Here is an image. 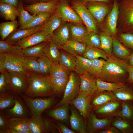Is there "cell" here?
Segmentation results:
<instances>
[{
	"label": "cell",
	"instance_id": "29",
	"mask_svg": "<svg viewBox=\"0 0 133 133\" xmlns=\"http://www.w3.org/2000/svg\"><path fill=\"white\" fill-rule=\"evenodd\" d=\"M62 22L60 17L54 12L50 18L42 25L41 30L51 36L54 31L62 24Z\"/></svg>",
	"mask_w": 133,
	"mask_h": 133
},
{
	"label": "cell",
	"instance_id": "59",
	"mask_svg": "<svg viewBox=\"0 0 133 133\" xmlns=\"http://www.w3.org/2000/svg\"><path fill=\"white\" fill-rule=\"evenodd\" d=\"M0 3H3L11 4L17 8L18 5V0H0Z\"/></svg>",
	"mask_w": 133,
	"mask_h": 133
},
{
	"label": "cell",
	"instance_id": "46",
	"mask_svg": "<svg viewBox=\"0 0 133 133\" xmlns=\"http://www.w3.org/2000/svg\"><path fill=\"white\" fill-rule=\"evenodd\" d=\"M119 117L125 120L133 122V102H122Z\"/></svg>",
	"mask_w": 133,
	"mask_h": 133
},
{
	"label": "cell",
	"instance_id": "31",
	"mask_svg": "<svg viewBox=\"0 0 133 133\" xmlns=\"http://www.w3.org/2000/svg\"><path fill=\"white\" fill-rule=\"evenodd\" d=\"M75 57L76 61L75 71L79 75L88 73L92 67V60L82 56L77 55Z\"/></svg>",
	"mask_w": 133,
	"mask_h": 133
},
{
	"label": "cell",
	"instance_id": "34",
	"mask_svg": "<svg viewBox=\"0 0 133 133\" xmlns=\"http://www.w3.org/2000/svg\"><path fill=\"white\" fill-rule=\"evenodd\" d=\"M58 47L51 40L48 41L44 49V55L52 63H58L60 52Z\"/></svg>",
	"mask_w": 133,
	"mask_h": 133
},
{
	"label": "cell",
	"instance_id": "22",
	"mask_svg": "<svg viewBox=\"0 0 133 133\" xmlns=\"http://www.w3.org/2000/svg\"><path fill=\"white\" fill-rule=\"evenodd\" d=\"M42 26L30 28L19 29L14 31L4 41L13 45L20 40L40 31L42 30Z\"/></svg>",
	"mask_w": 133,
	"mask_h": 133
},
{
	"label": "cell",
	"instance_id": "61",
	"mask_svg": "<svg viewBox=\"0 0 133 133\" xmlns=\"http://www.w3.org/2000/svg\"><path fill=\"white\" fill-rule=\"evenodd\" d=\"M130 65L133 66V52H132L128 59Z\"/></svg>",
	"mask_w": 133,
	"mask_h": 133
},
{
	"label": "cell",
	"instance_id": "33",
	"mask_svg": "<svg viewBox=\"0 0 133 133\" xmlns=\"http://www.w3.org/2000/svg\"><path fill=\"white\" fill-rule=\"evenodd\" d=\"M0 13L4 19L11 21L15 20L18 15L17 8L11 4L3 3H0Z\"/></svg>",
	"mask_w": 133,
	"mask_h": 133
},
{
	"label": "cell",
	"instance_id": "49",
	"mask_svg": "<svg viewBox=\"0 0 133 133\" xmlns=\"http://www.w3.org/2000/svg\"><path fill=\"white\" fill-rule=\"evenodd\" d=\"M37 60L39 63L40 74L48 77L52 63L44 55L38 57Z\"/></svg>",
	"mask_w": 133,
	"mask_h": 133
},
{
	"label": "cell",
	"instance_id": "19",
	"mask_svg": "<svg viewBox=\"0 0 133 133\" xmlns=\"http://www.w3.org/2000/svg\"><path fill=\"white\" fill-rule=\"evenodd\" d=\"M71 104V112L70 122L72 129L79 133H87V124L84 118L80 114L74 106Z\"/></svg>",
	"mask_w": 133,
	"mask_h": 133
},
{
	"label": "cell",
	"instance_id": "25",
	"mask_svg": "<svg viewBox=\"0 0 133 133\" xmlns=\"http://www.w3.org/2000/svg\"><path fill=\"white\" fill-rule=\"evenodd\" d=\"M87 46L78 40L70 39L62 45L60 48L65 51L76 56H82L85 52Z\"/></svg>",
	"mask_w": 133,
	"mask_h": 133
},
{
	"label": "cell",
	"instance_id": "11",
	"mask_svg": "<svg viewBox=\"0 0 133 133\" xmlns=\"http://www.w3.org/2000/svg\"><path fill=\"white\" fill-rule=\"evenodd\" d=\"M61 18L63 21L78 23L84 25L79 16L68 2L65 0L58 3L54 12Z\"/></svg>",
	"mask_w": 133,
	"mask_h": 133
},
{
	"label": "cell",
	"instance_id": "58",
	"mask_svg": "<svg viewBox=\"0 0 133 133\" xmlns=\"http://www.w3.org/2000/svg\"><path fill=\"white\" fill-rule=\"evenodd\" d=\"M128 76L127 83L131 85L133 84V66L129 65L128 69Z\"/></svg>",
	"mask_w": 133,
	"mask_h": 133
},
{
	"label": "cell",
	"instance_id": "43",
	"mask_svg": "<svg viewBox=\"0 0 133 133\" xmlns=\"http://www.w3.org/2000/svg\"><path fill=\"white\" fill-rule=\"evenodd\" d=\"M82 56L91 60L100 58L106 60L108 58L106 53L102 49L88 46H87L86 51Z\"/></svg>",
	"mask_w": 133,
	"mask_h": 133
},
{
	"label": "cell",
	"instance_id": "18",
	"mask_svg": "<svg viewBox=\"0 0 133 133\" xmlns=\"http://www.w3.org/2000/svg\"><path fill=\"white\" fill-rule=\"evenodd\" d=\"M50 38L51 40L60 48L71 39L69 24H62L54 31Z\"/></svg>",
	"mask_w": 133,
	"mask_h": 133
},
{
	"label": "cell",
	"instance_id": "8",
	"mask_svg": "<svg viewBox=\"0 0 133 133\" xmlns=\"http://www.w3.org/2000/svg\"><path fill=\"white\" fill-rule=\"evenodd\" d=\"M72 7L82 20L88 32L97 33L98 23L85 4L78 0L73 3Z\"/></svg>",
	"mask_w": 133,
	"mask_h": 133
},
{
	"label": "cell",
	"instance_id": "51",
	"mask_svg": "<svg viewBox=\"0 0 133 133\" xmlns=\"http://www.w3.org/2000/svg\"><path fill=\"white\" fill-rule=\"evenodd\" d=\"M93 65L92 68L88 73L96 77H100L106 60L101 58L92 60Z\"/></svg>",
	"mask_w": 133,
	"mask_h": 133
},
{
	"label": "cell",
	"instance_id": "4",
	"mask_svg": "<svg viewBox=\"0 0 133 133\" xmlns=\"http://www.w3.org/2000/svg\"><path fill=\"white\" fill-rule=\"evenodd\" d=\"M20 96L30 110L32 118L40 116L45 111L54 105L56 101L55 96L32 98L24 95Z\"/></svg>",
	"mask_w": 133,
	"mask_h": 133
},
{
	"label": "cell",
	"instance_id": "63",
	"mask_svg": "<svg viewBox=\"0 0 133 133\" xmlns=\"http://www.w3.org/2000/svg\"><path fill=\"white\" fill-rule=\"evenodd\" d=\"M131 85L133 89V84Z\"/></svg>",
	"mask_w": 133,
	"mask_h": 133
},
{
	"label": "cell",
	"instance_id": "7",
	"mask_svg": "<svg viewBox=\"0 0 133 133\" xmlns=\"http://www.w3.org/2000/svg\"><path fill=\"white\" fill-rule=\"evenodd\" d=\"M92 95L84 91H81L73 100L67 103L72 104L78 110L85 121L92 111L91 104Z\"/></svg>",
	"mask_w": 133,
	"mask_h": 133
},
{
	"label": "cell",
	"instance_id": "48",
	"mask_svg": "<svg viewBox=\"0 0 133 133\" xmlns=\"http://www.w3.org/2000/svg\"><path fill=\"white\" fill-rule=\"evenodd\" d=\"M22 49L17 45L11 44L4 40H0V53L3 54L22 53Z\"/></svg>",
	"mask_w": 133,
	"mask_h": 133
},
{
	"label": "cell",
	"instance_id": "17",
	"mask_svg": "<svg viewBox=\"0 0 133 133\" xmlns=\"http://www.w3.org/2000/svg\"><path fill=\"white\" fill-rule=\"evenodd\" d=\"M50 40V36L41 30L20 40L13 45H17L23 50Z\"/></svg>",
	"mask_w": 133,
	"mask_h": 133
},
{
	"label": "cell",
	"instance_id": "37",
	"mask_svg": "<svg viewBox=\"0 0 133 133\" xmlns=\"http://www.w3.org/2000/svg\"><path fill=\"white\" fill-rule=\"evenodd\" d=\"M19 23L20 27L22 28L29 24L36 17V15H31L26 10L23 6L22 0L19 2L17 7Z\"/></svg>",
	"mask_w": 133,
	"mask_h": 133
},
{
	"label": "cell",
	"instance_id": "64",
	"mask_svg": "<svg viewBox=\"0 0 133 133\" xmlns=\"http://www.w3.org/2000/svg\"><path fill=\"white\" fill-rule=\"evenodd\" d=\"M56 0H52L55 1H56Z\"/></svg>",
	"mask_w": 133,
	"mask_h": 133
},
{
	"label": "cell",
	"instance_id": "41",
	"mask_svg": "<svg viewBox=\"0 0 133 133\" xmlns=\"http://www.w3.org/2000/svg\"><path fill=\"white\" fill-rule=\"evenodd\" d=\"M70 71L66 69L58 63H52L49 78L57 79L69 77Z\"/></svg>",
	"mask_w": 133,
	"mask_h": 133
},
{
	"label": "cell",
	"instance_id": "56",
	"mask_svg": "<svg viewBox=\"0 0 133 133\" xmlns=\"http://www.w3.org/2000/svg\"><path fill=\"white\" fill-rule=\"evenodd\" d=\"M5 57L4 54L0 53V72L6 73L7 71L5 66Z\"/></svg>",
	"mask_w": 133,
	"mask_h": 133
},
{
	"label": "cell",
	"instance_id": "42",
	"mask_svg": "<svg viewBox=\"0 0 133 133\" xmlns=\"http://www.w3.org/2000/svg\"><path fill=\"white\" fill-rule=\"evenodd\" d=\"M101 49L107 55L108 57L112 54L113 38L103 32L99 35Z\"/></svg>",
	"mask_w": 133,
	"mask_h": 133
},
{
	"label": "cell",
	"instance_id": "30",
	"mask_svg": "<svg viewBox=\"0 0 133 133\" xmlns=\"http://www.w3.org/2000/svg\"><path fill=\"white\" fill-rule=\"evenodd\" d=\"M71 39L80 41L89 33L83 24L78 23H69Z\"/></svg>",
	"mask_w": 133,
	"mask_h": 133
},
{
	"label": "cell",
	"instance_id": "26",
	"mask_svg": "<svg viewBox=\"0 0 133 133\" xmlns=\"http://www.w3.org/2000/svg\"><path fill=\"white\" fill-rule=\"evenodd\" d=\"M69 104L67 103L61 106L52 108L46 112V115L54 119L68 124L69 120L68 114Z\"/></svg>",
	"mask_w": 133,
	"mask_h": 133
},
{
	"label": "cell",
	"instance_id": "38",
	"mask_svg": "<svg viewBox=\"0 0 133 133\" xmlns=\"http://www.w3.org/2000/svg\"><path fill=\"white\" fill-rule=\"evenodd\" d=\"M18 26V22L16 20L1 23L0 35L1 40H4L16 30Z\"/></svg>",
	"mask_w": 133,
	"mask_h": 133
},
{
	"label": "cell",
	"instance_id": "39",
	"mask_svg": "<svg viewBox=\"0 0 133 133\" xmlns=\"http://www.w3.org/2000/svg\"><path fill=\"white\" fill-rule=\"evenodd\" d=\"M98 92L104 91H112L123 86L126 83H117L107 82L100 77L96 78Z\"/></svg>",
	"mask_w": 133,
	"mask_h": 133
},
{
	"label": "cell",
	"instance_id": "55",
	"mask_svg": "<svg viewBox=\"0 0 133 133\" xmlns=\"http://www.w3.org/2000/svg\"><path fill=\"white\" fill-rule=\"evenodd\" d=\"M97 133H122L115 127L111 125L108 128L98 131Z\"/></svg>",
	"mask_w": 133,
	"mask_h": 133
},
{
	"label": "cell",
	"instance_id": "3",
	"mask_svg": "<svg viewBox=\"0 0 133 133\" xmlns=\"http://www.w3.org/2000/svg\"><path fill=\"white\" fill-rule=\"evenodd\" d=\"M118 6V33L133 32V0H124Z\"/></svg>",
	"mask_w": 133,
	"mask_h": 133
},
{
	"label": "cell",
	"instance_id": "27",
	"mask_svg": "<svg viewBox=\"0 0 133 133\" xmlns=\"http://www.w3.org/2000/svg\"><path fill=\"white\" fill-rule=\"evenodd\" d=\"M132 52L116 37H113L112 54L114 56L120 59L128 60Z\"/></svg>",
	"mask_w": 133,
	"mask_h": 133
},
{
	"label": "cell",
	"instance_id": "45",
	"mask_svg": "<svg viewBox=\"0 0 133 133\" xmlns=\"http://www.w3.org/2000/svg\"><path fill=\"white\" fill-rule=\"evenodd\" d=\"M80 41L84 44L87 46L95 47L101 49L100 36L97 33L89 32Z\"/></svg>",
	"mask_w": 133,
	"mask_h": 133
},
{
	"label": "cell",
	"instance_id": "9",
	"mask_svg": "<svg viewBox=\"0 0 133 133\" xmlns=\"http://www.w3.org/2000/svg\"><path fill=\"white\" fill-rule=\"evenodd\" d=\"M118 4L114 0L111 10L107 14L101 25L103 32L112 36L116 37L118 33L117 23L119 15Z\"/></svg>",
	"mask_w": 133,
	"mask_h": 133
},
{
	"label": "cell",
	"instance_id": "2",
	"mask_svg": "<svg viewBox=\"0 0 133 133\" xmlns=\"http://www.w3.org/2000/svg\"><path fill=\"white\" fill-rule=\"evenodd\" d=\"M28 87L24 94L32 98L56 97L58 94L54 89L49 77L41 74L27 71Z\"/></svg>",
	"mask_w": 133,
	"mask_h": 133
},
{
	"label": "cell",
	"instance_id": "28",
	"mask_svg": "<svg viewBox=\"0 0 133 133\" xmlns=\"http://www.w3.org/2000/svg\"><path fill=\"white\" fill-rule=\"evenodd\" d=\"M113 92L116 100L120 101L133 102V89L127 83Z\"/></svg>",
	"mask_w": 133,
	"mask_h": 133
},
{
	"label": "cell",
	"instance_id": "14",
	"mask_svg": "<svg viewBox=\"0 0 133 133\" xmlns=\"http://www.w3.org/2000/svg\"><path fill=\"white\" fill-rule=\"evenodd\" d=\"M4 54L5 57V66L7 71L26 74L27 71L24 63V56L22 53Z\"/></svg>",
	"mask_w": 133,
	"mask_h": 133
},
{
	"label": "cell",
	"instance_id": "12",
	"mask_svg": "<svg viewBox=\"0 0 133 133\" xmlns=\"http://www.w3.org/2000/svg\"><path fill=\"white\" fill-rule=\"evenodd\" d=\"M4 111L9 118L19 117L27 120L31 118L30 111L20 96L16 95L14 106Z\"/></svg>",
	"mask_w": 133,
	"mask_h": 133
},
{
	"label": "cell",
	"instance_id": "1",
	"mask_svg": "<svg viewBox=\"0 0 133 133\" xmlns=\"http://www.w3.org/2000/svg\"><path fill=\"white\" fill-rule=\"evenodd\" d=\"M128 60L118 58L112 54L106 60L100 78L104 81L117 83H127Z\"/></svg>",
	"mask_w": 133,
	"mask_h": 133
},
{
	"label": "cell",
	"instance_id": "44",
	"mask_svg": "<svg viewBox=\"0 0 133 133\" xmlns=\"http://www.w3.org/2000/svg\"><path fill=\"white\" fill-rule=\"evenodd\" d=\"M52 13L50 12H42L36 14V17L29 24L19 29L32 28L42 26L51 17Z\"/></svg>",
	"mask_w": 133,
	"mask_h": 133
},
{
	"label": "cell",
	"instance_id": "20",
	"mask_svg": "<svg viewBox=\"0 0 133 133\" xmlns=\"http://www.w3.org/2000/svg\"><path fill=\"white\" fill-rule=\"evenodd\" d=\"M58 3L52 0L46 2H40L26 5L25 9L33 15H36L42 12L53 13L56 10Z\"/></svg>",
	"mask_w": 133,
	"mask_h": 133
},
{
	"label": "cell",
	"instance_id": "60",
	"mask_svg": "<svg viewBox=\"0 0 133 133\" xmlns=\"http://www.w3.org/2000/svg\"><path fill=\"white\" fill-rule=\"evenodd\" d=\"M82 2L84 3L86 2H101L104 3L108 2L109 0H79Z\"/></svg>",
	"mask_w": 133,
	"mask_h": 133
},
{
	"label": "cell",
	"instance_id": "5",
	"mask_svg": "<svg viewBox=\"0 0 133 133\" xmlns=\"http://www.w3.org/2000/svg\"><path fill=\"white\" fill-rule=\"evenodd\" d=\"M8 85V91L15 95H24L28 88L26 74L7 71L6 73Z\"/></svg>",
	"mask_w": 133,
	"mask_h": 133
},
{
	"label": "cell",
	"instance_id": "21",
	"mask_svg": "<svg viewBox=\"0 0 133 133\" xmlns=\"http://www.w3.org/2000/svg\"><path fill=\"white\" fill-rule=\"evenodd\" d=\"M8 124L9 129L6 133H31L27 120L23 118H10Z\"/></svg>",
	"mask_w": 133,
	"mask_h": 133
},
{
	"label": "cell",
	"instance_id": "35",
	"mask_svg": "<svg viewBox=\"0 0 133 133\" xmlns=\"http://www.w3.org/2000/svg\"><path fill=\"white\" fill-rule=\"evenodd\" d=\"M111 125L116 127L122 133H133V122L124 119L120 117L114 118Z\"/></svg>",
	"mask_w": 133,
	"mask_h": 133
},
{
	"label": "cell",
	"instance_id": "32",
	"mask_svg": "<svg viewBox=\"0 0 133 133\" xmlns=\"http://www.w3.org/2000/svg\"><path fill=\"white\" fill-rule=\"evenodd\" d=\"M76 61L75 56L65 51L60 52L58 63L69 71H75Z\"/></svg>",
	"mask_w": 133,
	"mask_h": 133
},
{
	"label": "cell",
	"instance_id": "40",
	"mask_svg": "<svg viewBox=\"0 0 133 133\" xmlns=\"http://www.w3.org/2000/svg\"><path fill=\"white\" fill-rule=\"evenodd\" d=\"M16 96L8 91L0 94V111L12 107L14 105Z\"/></svg>",
	"mask_w": 133,
	"mask_h": 133
},
{
	"label": "cell",
	"instance_id": "50",
	"mask_svg": "<svg viewBox=\"0 0 133 133\" xmlns=\"http://www.w3.org/2000/svg\"><path fill=\"white\" fill-rule=\"evenodd\" d=\"M38 58L24 56V63L27 71L41 74L40 72L39 63L37 60Z\"/></svg>",
	"mask_w": 133,
	"mask_h": 133
},
{
	"label": "cell",
	"instance_id": "24",
	"mask_svg": "<svg viewBox=\"0 0 133 133\" xmlns=\"http://www.w3.org/2000/svg\"><path fill=\"white\" fill-rule=\"evenodd\" d=\"M115 100H116L112 91H104L98 92L92 95L91 102L92 110Z\"/></svg>",
	"mask_w": 133,
	"mask_h": 133
},
{
	"label": "cell",
	"instance_id": "23",
	"mask_svg": "<svg viewBox=\"0 0 133 133\" xmlns=\"http://www.w3.org/2000/svg\"><path fill=\"white\" fill-rule=\"evenodd\" d=\"M80 80V91H84L91 95L98 92L96 83V77L89 73L79 75Z\"/></svg>",
	"mask_w": 133,
	"mask_h": 133
},
{
	"label": "cell",
	"instance_id": "10",
	"mask_svg": "<svg viewBox=\"0 0 133 133\" xmlns=\"http://www.w3.org/2000/svg\"><path fill=\"white\" fill-rule=\"evenodd\" d=\"M31 133H47L54 132V125L50 120L42 114L27 120Z\"/></svg>",
	"mask_w": 133,
	"mask_h": 133
},
{
	"label": "cell",
	"instance_id": "15",
	"mask_svg": "<svg viewBox=\"0 0 133 133\" xmlns=\"http://www.w3.org/2000/svg\"><path fill=\"white\" fill-rule=\"evenodd\" d=\"M113 118H98L92 111L87 121V133H97L99 131L106 129L111 125V122Z\"/></svg>",
	"mask_w": 133,
	"mask_h": 133
},
{
	"label": "cell",
	"instance_id": "53",
	"mask_svg": "<svg viewBox=\"0 0 133 133\" xmlns=\"http://www.w3.org/2000/svg\"><path fill=\"white\" fill-rule=\"evenodd\" d=\"M9 118L4 111H0V133H6L9 129L8 120Z\"/></svg>",
	"mask_w": 133,
	"mask_h": 133
},
{
	"label": "cell",
	"instance_id": "13",
	"mask_svg": "<svg viewBox=\"0 0 133 133\" xmlns=\"http://www.w3.org/2000/svg\"><path fill=\"white\" fill-rule=\"evenodd\" d=\"M122 102L115 100L109 102L93 110L95 114L99 118H114L119 117Z\"/></svg>",
	"mask_w": 133,
	"mask_h": 133
},
{
	"label": "cell",
	"instance_id": "16",
	"mask_svg": "<svg viewBox=\"0 0 133 133\" xmlns=\"http://www.w3.org/2000/svg\"><path fill=\"white\" fill-rule=\"evenodd\" d=\"M105 3L91 2L84 3L93 17L100 25L102 24L105 16L109 12L108 5Z\"/></svg>",
	"mask_w": 133,
	"mask_h": 133
},
{
	"label": "cell",
	"instance_id": "6",
	"mask_svg": "<svg viewBox=\"0 0 133 133\" xmlns=\"http://www.w3.org/2000/svg\"><path fill=\"white\" fill-rule=\"evenodd\" d=\"M80 84L79 75L75 71H71L62 98L52 108L61 106L74 99L80 92Z\"/></svg>",
	"mask_w": 133,
	"mask_h": 133
},
{
	"label": "cell",
	"instance_id": "36",
	"mask_svg": "<svg viewBox=\"0 0 133 133\" xmlns=\"http://www.w3.org/2000/svg\"><path fill=\"white\" fill-rule=\"evenodd\" d=\"M48 41L43 42L22 50L23 55L25 57H39L44 55V49Z\"/></svg>",
	"mask_w": 133,
	"mask_h": 133
},
{
	"label": "cell",
	"instance_id": "57",
	"mask_svg": "<svg viewBox=\"0 0 133 133\" xmlns=\"http://www.w3.org/2000/svg\"><path fill=\"white\" fill-rule=\"evenodd\" d=\"M59 129L62 133H75V131L72 130L62 123L58 122L57 123Z\"/></svg>",
	"mask_w": 133,
	"mask_h": 133
},
{
	"label": "cell",
	"instance_id": "54",
	"mask_svg": "<svg viewBox=\"0 0 133 133\" xmlns=\"http://www.w3.org/2000/svg\"><path fill=\"white\" fill-rule=\"evenodd\" d=\"M8 91V85L5 73H1L0 75V94Z\"/></svg>",
	"mask_w": 133,
	"mask_h": 133
},
{
	"label": "cell",
	"instance_id": "62",
	"mask_svg": "<svg viewBox=\"0 0 133 133\" xmlns=\"http://www.w3.org/2000/svg\"><path fill=\"white\" fill-rule=\"evenodd\" d=\"M42 2H46L52 1V0H40Z\"/></svg>",
	"mask_w": 133,
	"mask_h": 133
},
{
	"label": "cell",
	"instance_id": "52",
	"mask_svg": "<svg viewBox=\"0 0 133 133\" xmlns=\"http://www.w3.org/2000/svg\"><path fill=\"white\" fill-rule=\"evenodd\" d=\"M117 38L129 49L133 50V32L117 33Z\"/></svg>",
	"mask_w": 133,
	"mask_h": 133
},
{
	"label": "cell",
	"instance_id": "47",
	"mask_svg": "<svg viewBox=\"0 0 133 133\" xmlns=\"http://www.w3.org/2000/svg\"><path fill=\"white\" fill-rule=\"evenodd\" d=\"M69 77L57 79L49 78L52 87L58 94H64L69 80Z\"/></svg>",
	"mask_w": 133,
	"mask_h": 133
}]
</instances>
